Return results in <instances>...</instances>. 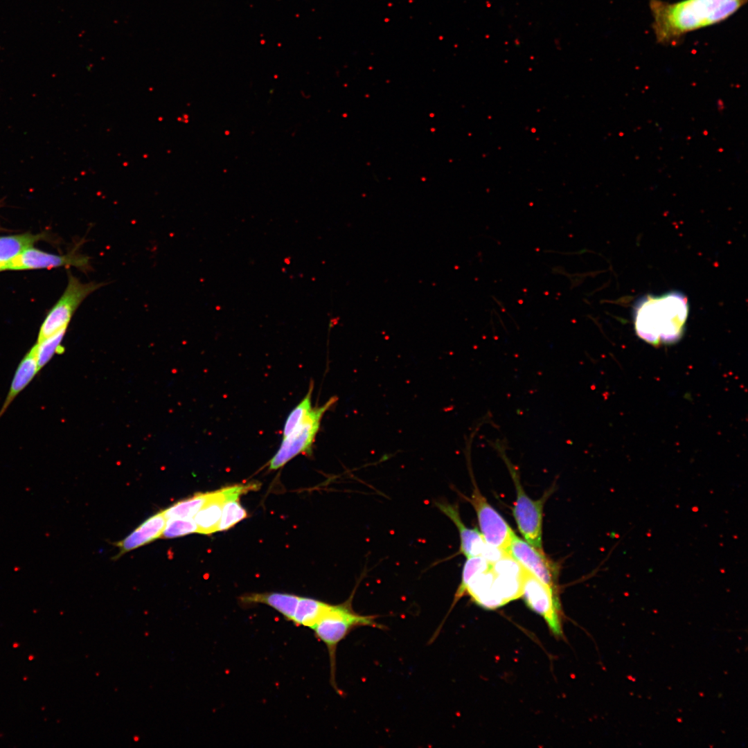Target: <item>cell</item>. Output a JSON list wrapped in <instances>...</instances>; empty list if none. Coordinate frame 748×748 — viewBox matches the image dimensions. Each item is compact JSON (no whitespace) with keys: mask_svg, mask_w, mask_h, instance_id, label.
Listing matches in <instances>:
<instances>
[{"mask_svg":"<svg viewBox=\"0 0 748 748\" xmlns=\"http://www.w3.org/2000/svg\"><path fill=\"white\" fill-rule=\"evenodd\" d=\"M494 573L488 571L474 575L467 585L465 594L481 607L495 609L503 605L493 589Z\"/></svg>","mask_w":748,"mask_h":748,"instance_id":"9a60e30c","label":"cell"},{"mask_svg":"<svg viewBox=\"0 0 748 748\" xmlns=\"http://www.w3.org/2000/svg\"><path fill=\"white\" fill-rule=\"evenodd\" d=\"M209 495L210 492H199L180 500L163 510V515L166 519H192L206 503Z\"/></svg>","mask_w":748,"mask_h":748,"instance_id":"ffe728a7","label":"cell"},{"mask_svg":"<svg viewBox=\"0 0 748 748\" xmlns=\"http://www.w3.org/2000/svg\"><path fill=\"white\" fill-rule=\"evenodd\" d=\"M467 499L475 510L481 533L486 543L508 552L510 540L515 534L512 528L488 502L476 486L470 498Z\"/></svg>","mask_w":748,"mask_h":748,"instance_id":"ba28073f","label":"cell"},{"mask_svg":"<svg viewBox=\"0 0 748 748\" xmlns=\"http://www.w3.org/2000/svg\"><path fill=\"white\" fill-rule=\"evenodd\" d=\"M65 266L75 267L84 271L90 268L89 258L74 251L66 255L46 253L33 247L22 251L5 268L7 270L46 269Z\"/></svg>","mask_w":748,"mask_h":748,"instance_id":"30bf717a","label":"cell"},{"mask_svg":"<svg viewBox=\"0 0 748 748\" xmlns=\"http://www.w3.org/2000/svg\"><path fill=\"white\" fill-rule=\"evenodd\" d=\"M256 488H258L256 483L238 484L224 488L226 499L217 531L227 530L247 517V512L240 504L239 497L245 492L255 490Z\"/></svg>","mask_w":748,"mask_h":748,"instance_id":"4fadbf2b","label":"cell"},{"mask_svg":"<svg viewBox=\"0 0 748 748\" xmlns=\"http://www.w3.org/2000/svg\"><path fill=\"white\" fill-rule=\"evenodd\" d=\"M300 596L287 593H252L242 595L240 600L244 605L264 604L280 613L285 620L292 622Z\"/></svg>","mask_w":748,"mask_h":748,"instance_id":"5bb4252c","label":"cell"},{"mask_svg":"<svg viewBox=\"0 0 748 748\" xmlns=\"http://www.w3.org/2000/svg\"><path fill=\"white\" fill-rule=\"evenodd\" d=\"M337 400L331 398L321 407L312 408L305 420L287 437L269 463V469L278 470L299 454L310 452L323 414Z\"/></svg>","mask_w":748,"mask_h":748,"instance_id":"8992f818","label":"cell"},{"mask_svg":"<svg viewBox=\"0 0 748 748\" xmlns=\"http://www.w3.org/2000/svg\"><path fill=\"white\" fill-rule=\"evenodd\" d=\"M437 506L456 526L460 535L461 553L467 558L482 556L487 544L482 534L477 529L467 528L464 524L456 506L445 503H438Z\"/></svg>","mask_w":748,"mask_h":748,"instance_id":"8fae6325","label":"cell"},{"mask_svg":"<svg viewBox=\"0 0 748 748\" xmlns=\"http://www.w3.org/2000/svg\"><path fill=\"white\" fill-rule=\"evenodd\" d=\"M312 391L313 383H311L309 390L304 398L297 404V406H296L287 416L283 430V438L288 436L294 429L301 424L307 418L312 409Z\"/></svg>","mask_w":748,"mask_h":748,"instance_id":"603a6c76","label":"cell"},{"mask_svg":"<svg viewBox=\"0 0 748 748\" xmlns=\"http://www.w3.org/2000/svg\"><path fill=\"white\" fill-rule=\"evenodd\" d=\"M225 499L224 488L210 492L206 503L193 517L197 533L211 534L217 531Z\"/></svg>","mask_w":748,"mask_h":748,"instance_id":"e0dca14e","label":"cell"},{"mask_svg":"<svg viewBox=\"0 0 748 748\" xmlns=\"http://www.w3.org/2000/svg\"><path fill=\"white\" fill-rule=\"evenodd\" d=\"M747 0H650L652 29L661 44H677L687 33L724 21Z\"/></svg>","mask_w":748,"mask_h":748,"instance_id":"6da1fadb","label":"cell"},{"mask_svg":"<svg viewBox=\"0 0 748 748\" xmlns=\"http://www.w3.org/2000/svg\"><path fill=\"white\" fill-rule=\"evenodd\" d=\"M45 238V234L26 233L0 236V271L25 249L33 247L37 241Z\"/></svg>","mask_w":748,"mask_h":748,"instance_id":"ac0fdd59","label":"cell"},{"mask_svg":"<svg viewBox=\"0 0 748 748\" xmlns=\"http://www.w3.org/2000/svg\"><path fill=\"white\" fill-rule=\"evenodd\" d=\"M350 599L339 605L328 604L312 630L315 637L326 646L330 659V683L338 693L341 692L335 679L336 652L338 644L355 627L368 626L383 629L378 623L376 616L362 615L355 612L351 606Z\"/></svg>","mask_w":748,"mask_h":748,"instance_id":"3957f363","label":"cell"},{"mask_svg":"<svg viewBox=\"0 0 748 748\" xmlns=\"http://www.w3.org/2000/svg\"><path fill=\"white\" fill-rule=\"evenodd\" d=\"M39 371L35 349L33 346L17 366L9 391L0 410V418L17 395L26 388Z\"/></svg>","mask_w":748,"mask_h":748,"instance_id":"2e32d148","label":"cell"},{"mask_svg":"<svg viewBox=\"0 0 748 748\" xmlns=\"http://www.w3.org/2000/svg\"><path fill=\"white\" fill-rule=\"evenodd\" d=\"M512 556L528 573L555 591L554 564L539 550L514 534L508 548Z\"/></svg>","mask_w":748,"mask_h":748,"instance_id":"9c48e42d","label":"cell"},{"mask_svg":"<svg viewBox=\"0 0 748 748\" xmlns=\"http://www.w3.org/2000/svg\"><path fill=\"white\" fill-rule=\"evenodd\" d=\"M497 449L501 454L515 486L516 501L513 512L517 527L529 544L542 551V511L544 499L533 500L528 496L520 483L515 466L503 451Z\"/></svg>","mask_w":748,"mask_h":748,"instance_id":"5b68a950","label":"cell"},{"mask_svg":"<svg viewBox=\"0 0 748 748\" xmlns=\"http://www.w3.org/2000/svg\"><path fill=\"white\" fill-rule=\"evenodd\" d=\"M166 522L163 510L148 518L130 535L116 544L119 549L118 555L124 554L160 537Z\"/></svg>","mask_w":748,"mask_h":748,"instance_id":"7c38bea8","label":"cell"},{"mask_svg":"<svg viewBox=\"0 0 748 748\" xmlns=\"http://www.w3.org/2000/svg\"><path fill=\"white\" fill-rule=\"evenodd\" d=\"M688 312V300L682 293L643 296L634 307L636 332L649 344L675 343L682 337Z\"/></svg>","mask_w":748,"mask_h":748,"instance_id":"7a4b0ae2","label":"cell"},{"mask_svg":"<svg viewBox=\"0 0 748 748\" xmlns=\"http://www.w3.org/2000/svg\"><path fill=\"white\" fill-rule=\"evenodd\" d=\"M527 606L540 615L555 635L562 634L556 591L524 569L522 595Z\"/></svg>","mask_w":748,"mask_h":748,"instance_id":"52a82bcc","label":"cell"},{"mask_svg":"<svg viewBox=\"0 0 748 748\" xmlns=\"http://www.w3.org/2000/svg\"><path fill=\"white\" fill-rule=\"evenodd\" d=\"M328 605V603L317 599L300 596L292 623L296 626L312 629Z\"/></svg>","mask_w":748,"mask_h":748,"instance_id":"d6986e66","label":"cell"},{"mask_svg":"<svg viewBox=\"0 0 748 748\" xmlns=\"http://www.w3.org/2000/svg\"><path fill=\"white\" fill-rule=\"evenodd\" d=\"M196 532L197 533V527L193 518L169 519H166L165 527L160 537L171 539Z\"/></svg>","mask_w":748,"mask_h":748,"instance_id":"cb8c5ba5","label":"cell"},{"mask_svg":"<svg viewBox=\"0 0 748 748\" xmlns=\"http://www.w3.org/2000/svg\"><path fill=\"white\" fill-rule=\"evenodd\" d=\"M491 564L481 556L467 558L463 569L461 583L454 595L451 609L465 595L467 585L472 578L479 573L489 570Z\"/></svg>","mask_w":748,"mask_h":748,"instance_id":"7402d4cb","label":"cell"},{"mask_svg":"<svg viewBox=\"0 0 748 748\" xmlns=\"http://www.w3.org/2000/svg\"><path fill=\"white\" fill-rule=\"evenodd\" d=\"M104 285L95 282L83 283L73 274H69L66 287L43 321L37 342L66 328L82 302Z\"/></svg>","mask_w":748,"mask_h":748,"instance_id":"277c9868","label":"cell"},{"mask_svg":"<svg viewBox=\"0 0 748 748\" xmlns=\"http://www.w3.org/2000/svg\"><path fill=\"white\" fill-rule=\"evenodd\" d=\"M66 330V328H64L34 345L39 371L51 360L55 353L60 354L64 350L61 343Z\"/></svg>","mask_w":748,"mask_h":748,"instance_id":"44dd1931","label":"cell"}]
</instances>
